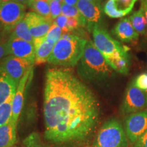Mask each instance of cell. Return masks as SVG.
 I'll return each mask as SVG.
<instances>
[{
    "instance_id": "obj_1",
    "label": "cell",
    "mask_w": 147,
    "mask_h": 147,
    "mask_svg": "<svg viewBox=\"0 0 147 147\" xmlns=\"http://www.w3.org/2000/svg\"><path fill=\"white\" fill-rule=\"evenodd\" d=\"M99 117L96 97L72 71L58 68L48 70L44 94L47 140L55 144L83 141L95 129Z\"/></svg>"
},
{
    "instance_id": "obj_2",
    "label": "cell",
    "mask_w": 147,
    "mask_h": 147,
    "mask_svg": "<svg viewBox=\"0 0 147 147\" xmlns=\"http://www.w3.org/2000/svg\"><path fill=\"white\" fill-rule=\"evenodd\" d=\"M87 41L81 37L65 33L55 45L47 62L63 67L76 65L83 55Z\"/></svg>"
},
{
    "instance_id": "obj_3",
    "label": "cell",
    "mask_w": 147,
    "mask_h": 147,
    "mask_svg": "<svg viewBox=\"0 0 147 147\" xmlns=\"http://www.w3.org/2000/svg\"><path fill=\"white\" fill-rule=\"evenodd\" d=\"M113 71L93 42L87 40L83 55L78 63L79 76L89 80H102L113 76Z\"/></svg>"
},
{
    "instance_id": "obj_4",
    "label": "cell",
    "mask_w": 147,
    "mask_h": 147,
    "mask_svg": "<svg viewBox=\"0 0 147 147\" xmlns=\"http://www.w3.org/2000/svg\"><path fill=\"white\" fill-rule=\"evenodd\" d=\"M127 138L122 125L110 119L102 126L92 147H127Z\"/></svg>"
},
{
    "instance_id": "obj_5",
    "label": "cell",
    "mask_w": 147,
    "mask_h": 147,
    "mask_svg": "<svg viewBox=\"0 0 147 147\" xmlns=\"http://www.w3.org/2000/svg\"><path fill=\"white\" fill-rule=\"evenodd\" d=\"M93 43L104 55L108 63L115 59L128 54V49L110 36L100 25H95L92 28Z\"/></svg>"
},
{
    "instance_id": "obj_6",
    "label": "cell",
    "mask_w": 147,
    "mask_h": 147,
    "mask_svg": "<svg viewBox=\"0 0 147 147\" xmlns=\"http://www.w3.org/2000/svg\"><path fill=\"white\" fill-rule=\"evenodd\" d=\"M25 5L16 1L0 3V26L6 31L13 30L25 16Z\"/></svg>"
},
{
    "instance_id": "obj_7",
    "label": "cell",
    "mask_w": 147,
    "mask_h": 147,
    "mask_svg": "<svg viewBox=\"0 0 147 147\" xmlns=\"http://www.w3.org/2000/svg\"><path fill=\"white\" fill-rule=\"evenodd\" d=\"M33 65L34 63L29 61L8 55L0 62V71L10 77L18 85L20 80Z\"/></svg>"
},
{
    "instance_id": "obj_8",
    "label": "cell",
    "mask_w": 147,
    "mask_h": 147,
    "mask_svg": "<svg viewBox=\"0 0 147 147\" xmlns=\"http://www.w3.org/2000/svg\"><path fill=\"white\" fill-rule=\"evenodd\" d=\"M146 106L147 93L136 87L131 82L127 88L123 102V112L133 114L142 111Z\"/></svg>"
},
{
    "instance_id": "obj_9",
    "label": "cell",
    "mask_w": 147,
    "mask_h": 147,
    "mask_svg": "<svg viewBox=\"0 0 147 147\" xmlns=\"http://www.w3.org/2000/svg\"><path fill=\"white\" fill-rule=\"evenodd\" d=\"M125 125L127 138L131 143H135L147 130V110L129 115Z\"/></svg>"
},
{
    "instance_id": "obj_10",
    "label": "cell",
    "mask_w": 147,
    "mask_h": 147,
    "mask_svg": "<svg viewBox=\"0 0 147 147\" xmlns=\"http://www.w3.org/2000/svg\"><path fill=\"white\" fill-rule=\"evenodd\" d=\"M6 45L9 55H13L35 63L34 46L32 42L10 36Z\"/></svg>"
},
{
    "instance_id": "obj_11",
    "label": "cell",
    "mask_w": 147,
    "mask_h": 147,
    "mask_svg": "<svg viewBox=\"0 0 147 147\" xmlns=\"http://www.w3.org/2000/svg\"><path fill=\"white\" fill-rule=\"evenodd\" d=\"M34 75V65L27 71L18 84L16 93L12 100V119L17 123L18 117L23 107L24 95L27 86L32 80Z\"/></svg>"
},
{
    "instance_id": "obj_12",
    "label": "cell",
    "mask_w": 147,
    "mask_h": 147,
    "mask_svg": "<svg viewBox=\"0 0 147 147\" xmlns=\"http://www.w3.org/2000/svg\"><path fill=\"white\" fill-rule=\"evenodd\" d=\"M25 18L34 38L45 37L53 23V21L42 17L34 12H27Z\"/></svg>"
},
{
    "instance_id": "obj_13",
    "label": "cell",
    "mask_w": 147,
    "mask_h": 147,
    "mask_svg": "<svg viewBox=\"0 0 147 147\" xmlns=\"http://www.w3.org/2000/svg\"><path fill=\"white\" fill-rule=\"evenodd\" d=\"M76 7L91 30L93 26L99 25L102 18V8L100 4L87 0H79Z\"/></svg>"
},
{
    "instance_id": "obj_14",
    "label": "cell",
    "mask_w": 147,
    "mask_h": 147,
    "mask_svg": "<svg viewBox=\"0 0 147 147\" xmlns=\"http://www.w3.org/2000/svg\"><path fill=\"white\" fill-rule=\"evenodd\" d=\"M137 0H108L104 11L111 18H121L131 12Z\"/></svg>"
},
{
    "instance_id": "obj_15",
    "label": "cell",
    "mask_w": 147,
    "mask_h": 147,
    "mask_svg": "<svg viewBox=\"0 0 147 147\" xmlns=\"http://www.w3.org/2000/svg\"><path fill=\"white\" fill-rule=\"evenodd\" d=\"M113 33L118 39L124 42L137 41L139 34L134 29L129 18L121 19L116 24Z\"/></svg>"
},
{
    "instance_id": "obj_16",
    "label": "cell",
    "mask_w": 147,
    "mask_h": 147,
    "mask_svg": "<svg viewBox=\"0 0 147 147\" xmlns=\"http://www.w3.org/2000/svg\"><path fill=\"white\" fill-rule=\"evenodd\" d=\"M35 63L40 64L47 62L55 47V44L49 42L46 37L34 38Z\"/></svg>"
},
{
    "instance_id": "obj_17",
    "label": "cell",
    "mask_w": 147,
    "mask_h": 147,
    "mask_svg": "<svg viewBox=\"0 0 147 147\" xmlns=\"http://www.w3.org/2000/svg\"><path fill=\"white\" fill-rule=\"evenodd\" d=\"M17 123L11 118L8 123L0 127V147H12L16 142Z\"/></svg>"
},
{
    "instance_id": "obj_18",
    "label": "cell",
    "mask_w": 147,
    "mask_h": 147,
    "mask_svg": "<svg viewBox=\"0 0 147 147\" xmlns=\"http://www.w3.org/2000/svg\"><path fill=\"white\" fill-rule=\"evenodd\" d=\"M17 87L10 77L0 71V105L14 96Z\"/></svg>"
},
{
    "instance_id": "obj_19",
    "label": "cell",
    "mask_w": 147,
    "mask_h": 147,
    "mask_svg": "<svg viewBox=\"0 0 147 147\" xmlns=\"http://www.w3.org/2000/svg\"><path fill=\"white\" fill-rule=\"evenodd\" d=\"M10 36L19 38V39L32 42V43L34 42V40L32 35L31 34L30 31H29L28 25H27L25 18L21 20L16 25L13 30H12V34L10 35Z\"/></svg>"
},
{
    "instance_id": "obj_20",
    "label": "cell",
    "mask_w": 147,
    "mask_h": 147,
    "mask_svg": "<svg viewBox=\"0 0 147 147\" xmlns=\"http://www.w3.org/2000/svg\"><path fill=\"white\" fill-rule=\"evenodd\" d=\"M132 26L139 34L145 35L146 31V20L144 14V11L142 7L138 10L136 11L129 18Z\"/></svg>"
},
{
    "instance_id": "obj_21",
    "label": "cell",
    "mask_w": 147,
    "mask_h": 147,
    "mask_svg": "<svg viewBox=\"0 0 147 147\" xmlns=\"http://www.w3.org/2000/svg\"><path fill=\"white\" fill-rule=\"evenodd\" d=\"M108 64L113 69L114 71L122 74L123 75L128 74L130 65L129 53L111 61Z\"/></svg>"
},
{
    "instance_id": "obj_22",
    "label": "cell",
    "mask_w": 147,
    "mask_h": 147,
    "mask_svg": "<svg viewBox=\"0 0 147 147\" xmlns=\"http://www.w3.org/2000/svg\"><path fill=\"white\" fill-rule=\"evenodd\" d=\"M34 12L42 17L52 21L51 16V10L49 1L46 0H33L31 6Z\"/></svg>"
},
{
    "instance_id": "obj_23",
    "label": "cell",
    "mask_w": 147,
    "mask_h": 147,
    "mask_svg": "<svg viewBox=\"0 0 147 147\" xmlns=\"http://www.w3.org/2000/svg\"><path fill=\"white\" fill-rule=\"evenodd\" d=\"M13 97L0 105V127L8 123L12 118Z\"/></svg>"
},
{
    "instance_id": "obj_24",
    "label": "cell",
    "mask_w": 147,
    "mask_h": 147,
    "mask_svg": "<svg viewBox=\"0 0 147 147\" xmlns=\"http://www.w3.org/2000/svg\"><path fill=\"white\" fill-rule=\"evenodd\" d=\"M24 147H48L47 144L42 140L40 134L34 132L29 134L23 141Z\"/></svg>"
},
{
    "instance_id": "obj_25",
    "label": "cell",
    "mask_w": 147,
    "mask_h": 147,
    "mask_svg": "<svg viewBox=\"0 0 147 147\" xmlns=\"http://www.w3.org/2000/svg\"><path fill=\"white\" fill-rule=\"evenodd\" d=\"M61 14L67 18H75L80 21L86 22L84 18L82 17L76 5H69L61 3Z\"/></svg>"
},
{
    "instance_id": "obj_26",
    "label": "cell",
    "mask_w": 147,
    "mask_h": 147,
    "mask_svg": "<svg viewBox=\"0 0 147 147\" xmlns=\"http://www.w3.org/2000/svg\"><path fill=\"white\" fill-rule=\"evenodd\" d=\"M62 33H63L62 29L59 27H58L53 21L49 32L47 33V36L45 37L47 40H49L51 42H53V44L55 45L58 42V40L60 39L62 35H63Z\"/></svg>"
},
{
    "instance_id": "obj_27",
    "label": "cell",
    "mask_w": 147,
    "mask_h": 147,
    "mask_svg": "<svg viewBox=\"0 0 147 147\" xmlns=\"http://www.w3.org/2000/svg\"><path fill=\"white\" fill-rule=\"evenodd\" d=\"M132 83L138 89L147 91V73H142L137 76L133 80Z\"/></svg>"
},
{
    "instance_id": "obj_28",
    "label": "cell",
    "mask_w": 147,
    "mask_h": 147,
    "mask_svg": "<svg viewBox=\"0 0 147 147\" xmlns=\"http://www.w3.org/2000/svg\"><path fill=\"white\" fill-rule=\"evenodd\" d=\"M51 10V18L53 21L61 14V3L59 2L56 0H51L49 1Z\"/></svg>"
},
{
    "instance_id": "obj_29",
    "label": "cell",
    "mask_w": 147,
    "mask_h": 147,
    "mask_svg": "<svg viewBox=\"0 0 147 147\" xmlns=\"http://www.w3.org/2000/svg\"><path fill=\"white\" fill-rule=\"evenodd\" d=\"M67 20H68V18L61 14L55 20L54 23L62 29L63 32L67 33Z\"/></svg>"
},
{
    "instance_id": "obj_30",
    "label": "cell",
    "mask_w": 147,
    "mask_h": 147,
    "mask_svg": "<svg viewBox=\"0 0 147 147\" xmlns=\"http://www.w3.org/2000/svg\"><path fill=\"white\" fill-rule=\"evenodd\" d=\"M135 147H147V130L135 142Z\"/></svg>"
},
{
    "instance_id": "obj_31",
    "label": "cell",
    "mask_w": 147,
    "mask_h": 147,
    "mask_svg": "<svg viewBox=\"0 0 147 147\" xmlns=\"http://www.w3.org/2000/svg\"><path fill=\"white\" fill-rule=\"evenodd\" d=\"M9 53L7 48L6 42H0V62L5 57L8 56Z\"/></svg>"
},
{
    "instance_id": "obj_32",
    "label": "cell",
    "mask_w": 147,
    "mask_h": 147,
    "mask_svg": "<svg viewBox=\"0 0 147 147\" xmlns=\"http://www.w3.org/2000/svg\"><path fill=\"white\" fill-rule=\"evenodd\" d=\"M141 7L144 11V14L145 16V20H146V36L147 38V0H142V5Z\"/></svg>"
},
{
    "instance_id": "obj_33",
    "label": "cell",
    "mask_w": 147,
    "mask_h": 147,
    "mask_svg": "<svg viewBox=\"0 0 147 147\" xmlns=\"http://www.w3.org/2000/svg\"><path fill=\"white\" fill-rule=\"evenodd\" d=\"M78 1L79 0H63L62 3L69 5H76L77 3L78 2Z\"/></svg>"
},
{
    "instance_id": "obj_34",
    "label": "cell",
    "mask_w": 147,
    "mask_h": 147,
    "mask_svg": "<svg viewBox=\"0 0 147 147\" xmlns=\"http://www.w3.org/2000/svg\"><path fill=\"white\" fill-rule=\"evenodd\" d=\"M14 1H17V2L21 3L24 5H28V6H31L33 0H14Z\"/></svg>"
},
{
    "instance_id": "obj_35",
    "label": "cell",
    "mask_w": 147,
    "mask_h": 147,
    "mask_svg": "<svg viewBox=\"0 0 147 147\" xmlns=\"http://www.w3.org/2000/svg\"><path fill=\"white\" fill-rule=\"evenodd\" d=\"M3 28L0 26V42H1V40H2L3 38Z\"/></svg>"
},
{
    "instance_id": "obj_36",
    "label": "cell",
    "mask_w": 147,
    "mask_h": 147,
    "mask_svg": "<svg viewBox=\"0 0 147 147\" xmlns=\"http://www.w3.org/2000/svg\"><path fill=\"white\" fill-rule=\"evenodd\" d=\"M87 1H91V2H93V3H98V4H100V2L101 0H87Z\"/></svg>"
},
{
    "instance_id": "obj_37",
    "label": "cell",
    "mask_w": 147,
    "mask_h": 147,
    "mask_svg": "<svg viewBox=\"0 0 147 147\" xmlns=\"http://www.w3.org/2000/svg\"><path fill=\"white\" fill-rule=\"evenodd\" d=\"M14 1V0H0V2H7V1Z\"/></svg>"
},
{
    "instance_id": "obj_38",
    "label": "cell",
    "mask_w": 147,
    "mask_h": 147,
    "mask_svg": "<svg viewBox=\"0 0 147 147\" xmlns=\"http://www.w3.org/2000/svg\"><path fill=\"white\" fill-rule=\"evenodd\" d=\"M56 1H59V2H60V3H62V2H63V0H56Z\"/></svg>"
},
{
    "instance_id": "obj_39",
    "label": "cell",
    "mask_w": 147,
    "mask_h": 147,
    "mask_svg": "<svg viewBox=\"0 0 147 147\" xmlns=\"http://www.w3.org/2000/svg\"><path fill=\"white\" fill-rule=\"evenodd\" d=\"M46 1H51V0H46Z\"/></svg>"
},
{
    "instance_id": "obj_40",
    "label": "cell",
    "mask_w": 147,
    "mask_h": 147,
    "mask_svg": "<svg viewBox=\"0 0 147 147\" xmlns=\"http://www.w3.org/2000/svg\"><path fill=\"white\" fill-rule=\"evenodd\" d=\"M12 147H17V146H12Z\"/></svg>"
},
{
    "instance_id": "obj_41",
    "label": "cell",
    "mask_w": 147,
    "mask_h": 147,
    "mask_svg": "<svg viewBox=\"0 0 147 147\" xmlns=\"http://www.w3.org/2000/svg\"><path fill=\"white\" fill-rule=\"evenodd\" d=\"M0 3H1V2H0Z\"/></svg>"
}]
</instances>
